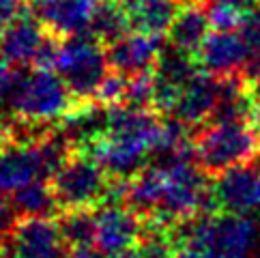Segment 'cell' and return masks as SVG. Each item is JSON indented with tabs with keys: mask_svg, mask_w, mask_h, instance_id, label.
Wrapping results in <instances>:
<instances>
[{
	"mask_svg": "<svg viewBox=\"0 0 260 258\" xmlns=\"http://www.w3.org/2000/svg\"><path fill=\"white\" fill-rule=\"evenodd\" d=\"M22 11V0H0V30L7 28Z\"/></svg>",
	"mask_w": 260,
	"mask_h": 258,
	"instance_id": "obj_27",
	"label": "cell"
},
{
	"mask_svg": "<svg viewBox=\"0 0 260 258\" xmlns=\"http://www.w3.org/2000/svg\"><path fill=\"white\" fill-rule=\"evenodd\" d=\"M153 101H155V82H153V73H144V76L127 78L125 106L151 110Z\"/></svg>",
	"mask_w": 260,
	"mask_h": 258,
	"instance_id": "obj_23",
	"label": "cell"
},
{
	"mask_svg": "<svg viewBox=\"0 0 260 258\" xmlns=\"http://www.w3.org/2000/svg\"><path fill=\"white\" fill-rule=\"evenodd\" d=\"M67 258H101V254L97 250H78V252H71Z\"/></svg>",
	"mask_w": 260,
	"mask_h": 258,
	"instance_id": "obj_29",
	"label": "cell"
},
{
	"mask_svg": "<svg viewBox=\"0 0 260 258\" xmlns=\"http://www.w3.org/2000/svg\"><path fill=\"white\" fill-rule=\"evenodd\" d=\"M164 52V37L129 33L123 39L108 45V60L112 71L125 78L153 73L157 60Z\"/></svg>",
	"mask_w": 260,
	"mask_h": 258,
	"instance_id": "obj_14",
	"label": "cell"
},
{
	"mask_svg": "<svg viewBox=\"0 0 260 258\" xmlns=\"http://www.w3.org/2000/svg\"><path fill=\"white\" fill-rule=\"evenodd\" d=\"M17 78H20V73L13 71V64H9L5 58H0V134L3 136H9V132L3 125V110H9V101H11Z\"/></svg>",
	"mask_w": 260,
	"mask_h": 258,
	"instance_id": "obj_25",
	"label": "cell"
},
{
	"mask_svg": "<svg viewBox=\"0 0 260 258\" xmlns=\"http://www.w3.org/2000/svg\"><path fill=\"white\" fill-rule=\"evenodd\" d=\"M52 69L62 78L78 104H88L95 101L112 67L101 41L90 35H80L58 43Z\"/></svg>",
	"mask_w": 260,
	"mask_h": 258,
	"instance_id": "obj_5",
	"label": "cell"
},
{
	"mask_svg": "<svg viewBox=\"0 0 260 258\" xmlns=\"http://www.w3.org/2000/svg\"><path fill=\"white\" fill-rule=\"evenodd\" d=\"M200 69L193 62V56L185 54L176 48H170L161 52L159 60H157L153 69V82H155V101L153 108L161 114L174 112V106L179 101L183 88L187 82L196 76Z\"/></svg>",
	"mask_w": 260,
	"mask_h": 258,
	"instance_id": "obj_12",
	"label": "cell"
},
{
	"mask_svg": "<svg viewBox=\"0 0 260 258\" xmlns=\"http://www.w3.org/2000/svg\"><path fill=\"white\" fill-rule=\"evenodd\" d=\"M249 84H252L254 95H256L258 101H260V45L256 48L254 60H252V78H249Z\"/></svg>",
	"mask_w": 260,
	"mask_h": 258,
	"instance_id": "obj_28",
	"label": "cell"
},
{
	"mask_svg": "<svg viewBox=\"0 0 260 258\" xmlns=\"http://www.w3.org/2000/svg\"><path fill=\"white\" fill-rule=\"evenodd\" d=\"M254 123H256V127L260 129V108H258V114H256V121H254Z\"/></svg>",
	"mask_w": 260,
	"mask_h": 258,
	"instance_id": "obj_33",
	"label": "cell"
},
{
	"mask_svg": "<svg viewBox=\"0 0 260 258\" xmlns=\"http://www.w3.org/2000/svg\"><path fill=\"white\" fill-rule=\"evenodd\" d=\"M164 121L153 110L112 106L108 108L106 134L92 142L84 153L95 157L108 172V177L118 181H132L144 168L148 157L155 153L161 138Z\"/></svg>",
	"mask_w": 260,
	"mask_h": 258,
	"instance_id": "obj_2",
	"label": "cell"
},
{
	"mask_svg": "<svg viewBox=\"0 0 260 258\" xmlns=\"http://www.w3.org/2000/svg\"><path fill=\"white\" fill-rule=\"evenodd\" d=\"M254 54L256 48L241 30H213L196 54V60L211 76L232 78L254 60Z\"/></svg>",
	"mask_w": 260,
	"mask_h": 258,
	"instance_id": "obj_10",
	"label": "cell"
},
{
	"mask_svg": "<svg viewBox=\"0 0 260 258\" xmlns=\"http://www.w3.org/2000/svg\"><path fill=\"white\" fill-rule=\"evenodd\" d=\"M219 101V78L211 76L207 71H198L193 76L187 86L183 88V93L174 106L172 118L181 121L185 127L200 125L204 121H213Z\"/></svg>",
	"mask_w": 260,
	"mask_h": 258,
	"instance_id": "obj_15",
	"label": "cell"
},
{
	"mask_svg": "<svg viewBox=\"0 0 260 258\" xmlns=\"http://www.w3.org/2000/svg\"><path fill=\"white\" fill-rule=\"evenodd\" d=\"M196 164L209 174H221L260 157V129L254 121H213L193 142Z\"/></svg>",
	"mask_w": 260,
	"mask_h": 258,
	"instance_id": "obj_3",
	"label": "cell"
},
{
	"mask_svg": "<svg viewBox=\"0 0 260 258\" xmlns=\"http://www.w3.org/2000/svg\"><path fill=\"white\" fill-rule=\"evenodd\" d=\"M134 33L164 37L181 11L179 0H118Z\"/></svg>",
	"mask_w": 260,
	"mask_h": 258,
	"instance_id": "obj_17",
	"label": "cell"
},
{
	"mask_svg": "<svg viewBox=\"0 0 260 258\" xmlns=\"http://www.w3.org/2000/svg\"><path fill=\"white\" fill-rule=\"evenodd\" d=\"M209 35H211V22L204 5L185 3L170 26L168 39L172 48L189 54V56H196Z\"/></svg>",
	"mask_w": 260,
	"mask_h": 258,
	"instance_id": "obj_18",
	"label": "cell"
},
{
	"mask_svg": "<svg viewBox=\"0 0 260 258\" xmlns=\"http://www.w3.org/2000/svg\"><path fill=\"white\" fill-rule=\"evenodd\" d=\"M213 189V202L224 213L252 217L260 213V166L243 164L217 174Z\"/></svg>",
	"mask_w": 260,
	"mask_h": 258,
	"instance_id": "obj_9",
	"label": "cell"
},
{
	"mask_svg": "<svg viewBox=\"0 0 260 258\" xmlns=\"http://www.w3.org/2000/svg\"><path fill=\"white\" fill-rule=\"evenodd\" d=\"M0 258H9V252H7V247L0 245Z\"/></svg>",
	"mask_w": 260,
	"mask_h": 258,
	"instance_id": "obj_32",
	"label": "cell"
},
{
	"mask_svg": "<svg viewBox=\"0 0 260 258\" xmlns=\"http://www.w3.org/2000/svg\"><path fill=\"white\" fill-rule=\"evenodd\" d=\"M99 0H60L39 7V20L54 37L90 35Z\"/></svg>",
	"mask_w": 260,
	"mask_h": 258,
	"instance_id": "obj_16",
	"label": "cell"
},
{
	"mask_svg": "<svg viewBox=\"0 0 260 258\" xmlns=\"http://www.w3.org/2000/svg\"><path fill=\"white\" fill-rule=\"evenodd\" d=\"M129 30H132V26H129L127 13L118 0H99L95 20L90 26V37H95L101 43L112 45L114 41L129 35Z\"/></svg>",
	"mask_w": 260,
	"mask_h": 258,
	"instance_id": "obj_22",
	"label": "cell"
},
{
	"mask_svg": "<svg viewBox=\"0 0 260 258\" xmlns=\"http://www.w3.org/2000/svg\"><path fill=\"white\" fill-rule=\"evenodd\" d=\"M76 104L78 101L73 99L56 71L35 67L28 73H20L9 101V112L17 121L43 125L62 121L76 108Z\"/></svg>",
	"mask_w": 260,
	"mask_h": 258,
	"instance_id": "obj_4",
	"label": "cell"
},
{
	"mask_svg": "<svg viewBox=\"0 0 260 258\" xmlns=\"http://www.w3.org/2000/svg\"><path fill=\"white\" fill-rule=\"evenodd\" d=\"M52 33L43 26L39 17L17 15L15 20L0 30V58L9 64H39Z\"/></svg>",
	"mask_w": 260,
	"mask_h": 258,
	"instance_id": "obj_11",
	"label": "cell"
},
{
	"mask_svg": "<svg viewBox=\"0 0 260 258\" xmlns=\"http://www.w3.org/2000/svg\"><path fill=\"white\" fill-rule=\"evenodd\" d=\"M97 219V241L95 250L101 256H118L123 252L136 250L140 245L146 224L142 215L120 202H108L95 211Z\"/></svg>",
	"mask_w": 260,
	"mask_h": 258,
	"instance_id": "obj_8",
	"label": "cell"
},
{
	"mask_svg": "<svg viewBox=\"0 0 260 258\" xmlns=\"http://www.w3.org/2000/svg\"><path fill=\"white\" fill-rule=\"evenodd\" d=\"M127 207L151 222L187 224L215 207L213 189L196 162L153 164L129 181Z\"/></svg>",
	"mask_w": 260,
	"mask_h": 258,
	"instance_id": "obj_1",
	"label": "cell"
},
{
	"mask_svg": "<svg viewBox=\"0 0 260 258\" xmlns=\"http://www.w3.org/2000/svg\"><path fill=\"white\" fill-rule=\"evenodd\" d=\"M9 202H11L15 215L20 219L52 217V213H56L60 209L56 194L52 189V183L45 179L32 181L28 185L15 189L11 194V198H9Z\"/></svg>",
	"mask_w": 260,
	"mask_h": 258,
	"instance_id": "obj_19",
	"label": "cell"
},
{
	"mask_svg": "<svg viewBox=\"0 0 260 258\" xmlns=\"http://www.w3.org/2000/svg\"><path fill=\"white\" fill-rule=\"evenodd\" d=\"M125 90H127V78L120 76V73H116V71H112L106 78L104 84H101L95 101L101 106H106V108L123 106L125 104Z\"/></svg>",
	"mask_w": 260,
	"mask_h": 258,
	"instance_id": "obj_24",
	"label": "cell"
},
{
	"mask_svg": "<svg viewBox=\"0 0 260 258\" xmlns=\"http://www.w3.org/2000/svg\"><path fill=\"white\" fill-rule=\"evenodd\" d=\"M30 3H35L37 7H45V5H54V3H60V0H30Z\"/></svg>",
	"mask_w": 260,
	"mask_h": 258,
	"instance_id": "obj_31",
	"label": "cell"
},
{
	"mask_svg": "<svg viewBox=\"0 0 260 258\" xmlns=\"http://www.w3.org/2000/svg\"><path fill=\"white\" fill-rule=\"evenodd\" d=\"M204 9L215 30H241L260 9V0H207Z\"/></svg>",
	"mask_w": 260,
	"mask_h": 258,
	"instance_id": "obj_21",
	"label": "cell"
},
{
	"mask_svg": "<svg viewBox=\"0 0 260 258\" xmlns=\"http://www.w3.org/2000/svg\"><path fill=\"white\" fill-rule=\"evenodd\" d=\"M62 211L90 209L108 198V172L88 153H73L50 179Z\"/></svg>",
	"mask_w": 260,
	"mask_h": 258,
	"instance_id": "obj_7",
	"label": "cell"
},
{
	"mask_svg": "<svg viewBox=\"0 0 260 258\" xmlns=\"http://www.w3.org/2000/svg\"><path fill=\"white\" fill-rule=\"evenodd\" d=\"M189 233L200 239L211 258H254L260 228L254 217L243 215H202L187 222Z\"/></svg>",
	"mask_w": 260,
	"mask_h": 258,
	"instance_id": "obj_6",
	"label": "cell"
},
{
	"mask_svg": "<svg viewBox=\"0 0 260 258\" xmlns=\"http://www.w3.org/2000/svg\"><path fill=\"white\" fill-rule=\"evenodd\" d=\"M60 235L64 247L71 252L78 250H95L97 241V219L95 213L88 209H76V211H62L58 219Z\"/></svg>",
	"mask_w": 260,
	"mask_h": 258,
	"instance_id": "obj_20",
	"label": "cell"
},
{
	"mask_svg": "<svg viewBox=\"0 0 260 258\" xmlns=\"http://www.w3.org/2000/svg\"><path fill=\"white\" fill-rule=\"evenodd\" d=\"M112 258H142V256H140V252H138V250H129V252H123V254L112 256Z\"/></svg>",
	"mask_w": 260,
	"mask_h": 258,
	"instance_id": "obj_30",
	"label": "cell"
},
{
	"mask_svg": "<svg viewBox=\"0 0 260 258\" xmlns=\"http://www.w3.org/2000/svg\"><path fill=\"white\" fill-rule=\"evenodd\" d=\"M17 226V215L11 207V202L3 198V194H0V243L9 239L13 235V230Z\"/></svg>",
	"mask_w": 260,
	"mask_h": 258,
	"instance_id": "obj_26",
	"label": "cell"
},
{
	"mask_svg": "<svg viewBox=\"0 0 260 258\" xmlns=\"http://www.w3.org/2000/svg\"><path fill=\"white\" fill-rule=\"evenodd\" d=\"M9 258H62L64 241L52 217L20 219L9 237Z\"/></svg>",
	"mask_w": 260,
	"mask_h": 258,
	"instance_id": "obj_13",
	"label": "cell"
}]
</instances>
